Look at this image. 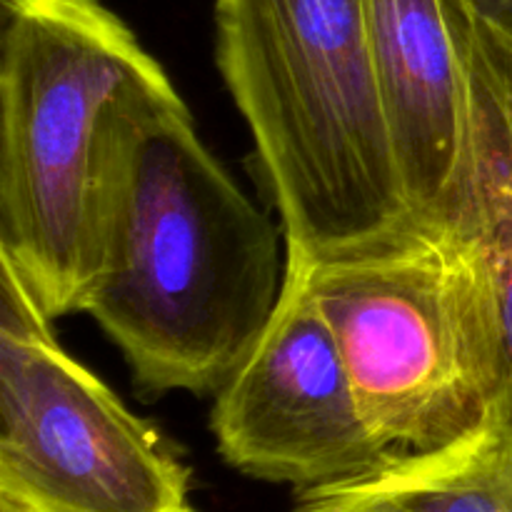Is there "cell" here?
Masks as SVG:
<instances>
[{
    "mask_svg": "<svg viewBox=\"0 0 512 512\" xmlns=\"http://www.w3.org/2000/svg\"><path fill=\"white\" fill-rule=\"evenodd\" d=\"M283 283L278 228L205 148L188 105L140 120L80 310L118 345L135 388L218 393L268 328Z\"/></svg>",
    "mask_w": 512,
    "mask_h": 512,
    "instance_id": "1",
    "label": "cell"
},
{
    "mask_svg": "<svg viewBox=\"0 0 512 512\" xmlns=\"http://www.w3.org/2000/svg\"><path fill=\"white\" fill-rule=\"evenodd\" d=\"M0 10V258L55 320L93 288L130 133L185 100L98 0Z\"/></svg>",
    "mask_w": 512,
    "mask_h": 512,
    "instance_id": "2",
    "label": "cell"
},
{
    "mask_svg": "<svg viewBox=\"0 0 512 512\" xmlns=\"http://www.w3.org/2000/svg\"><path fill=\"white\" fill-rule=\"evenodd\" d=\"M215 53L288 258H348L425 230L385 128L365 0H215Z\"/></svg>",
    "mask_w": 512,
    "mask_h": 512,
    "instance_id": "3",
    "label": "cell"
},
{
    "mask_svg": "<svg viewBox=\"0 0 512 512\" xmlns=\"http://www.w3.org/2000/svg\"><path fill=\"white\" fill-rule=\"evenodd\" d=\"M300 263L388 458L473 433L508 395L488 278L455 230H420L370 253Z\"/></svg>",
    "mask_w": 512,
    "mask_h": 512,
    "instance_id": "4",
    "label": "cell"
},
{
    "mask_svg": "<svg viewBox=\"0 0 512 512\" xmlns=\"http://www.w3.org/2000/svg\"><path fill=\"white\" fill-rule=\"evenodd\" d=\"M0 258V505L15 512H195L190 468L55 338Z\"/></svg>",
    "mask_w": 512,
    "mask_h": 512,
    "instance_id": "5",
    "label": "cell"
},
{
    "mask_svg": "<svg viewBox=\"0 0 512 512\" xmlns=\"http://www.w3.org/2000/svg\"><path fill=\"white\" fill-rule=\"evenodd\" d=\"M210 430L230 468L298 490L353 478L388 458L360 413L300 260L285 258L273 318L215 393Z\"/></svg>",
    "mask_w": 512,
    "mask_h": 512,
    "instance_id": "6",
    "label": "cell"
},
{
    "mask_svg": "<svg viewBox=\"0 0 512 512\" xmlns=\"http://www.w3.org/2000/svg\"><path fill=\"white\" fill-rule=\"evenodd\" d=\"M375 85L410 210L455 230L470 168V85L445 0H365Z\"/></svg>",
    "mask_w": 512,
    "mask_h": 512,
    "instance_id": "7",
    "label": "cell"
},
{
    "mask_svg": "<svg viewBox=\"0 0 512 512\" xmlns=\"http://www.w3.org/2000/svg\"><path fill=\"white\" fill-rule=\"evenodd\" d=\"M470 85V168L455 233L478 255L493 295L512 405V48L445 0Z\"/></svg>",
    "mask_w": 512,
    "mask_h": 512,
    "instance_id": "8",
    "label": "cell"
},
{
    "mask_svg": "<svg viewBox=\"0 0 512 512\" xmlns=\"http://www.w3.org/2000/svg\"><path fill=\"white\" fill-rule=\"evenodd\" d=\"M293 512H512V405L448 445L298 490Z\"/></svg>",
    "mask_w": 512,
    "mask_h": 512,
    "instance_id": "9",
    "label": "cell"
},
{
    "mask_svg": "<svg viewBox=\"0 0 512 512\" xmlns=\"http://www.w3.org/2000/svg\"><path fill=\"white\" fill-rule=\"evenodd\" d=\"M453 3L512 48V0H453Z\"/></svg>",
    "mask_w": 512,
    "mask_h": 512,
    "instance_id": "10",
    "label": "cell"
},
{
    "mask_svg": "<svg viewBox=\"0 0 512 512\" xmlns=\"http://www.w3.org/2000/svg\"><path fill=\"white\" fill-rule=\"evenodd\" d=\"M0 512H15V510H10V508H3V505H0Z\"/></svg>",
    "mask_w": 512,
    "mask_h": 512,
    "instance_id": "11",
    "label": "cell"
}]
</instances>
